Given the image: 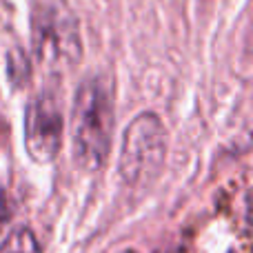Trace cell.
<instances>
[{
    "mask_svg": "<svg viewBox=\"0 0 253 253\" xmlns=\"http://www.w3.org/2000/svg\"><path fill=\"white\" fill-rule=\"evenodd\" d=\"M9 76H11L13 84L27 83V78H29V65H27L25 53L13 51L11 56H9Z\"/></svg>",
    "mask_w": 253,
    "mask_h": 253,
    "instance_id": "8992f818",
    "label": "cell"
},
{
    "mask_svg": "<svg viewBox=\"0 0 253 253\" xmlns=\"http://www.w3.org/2000/svg\"><path fill=\"white\" fill-rule=\"evenodd\" d=\"M126 253H131V251H126Z\"/></svg>",
    "mask_w": 253,
    "mask_h": 253,
    "instance_id": "ba28073f",
    "label": "cell"
},
{
    "mask_svg": "<svg viewBox=\"0 0 253 253\" xmlns=\"http://www.w3.org/2000/svg\"><path fill=\"white\" fill-rule=\"evenodd\" d=\"M0 253H40V245L31 229H16L4 238Z\"/></svg>",
    "mask_w": 253,
    "mask_h": 253,
    "instance_id": "5b68a950",
    "label": "cell"
},
{
    "mask_svg": "<svg viewBox=\"0 0 253 253\" xmlns=\"http://www.w3.org/2000/svg\"><path fill=\"white\" fill-rule=\"evenodd\" d=\"M34 56L44 69L62 74L76 67L83 56L78 22L60 4H40L31 22Z\"/></svg>",
    "mask_w": 253,
    "mask_h": 253,
    "instance_id": "7a4b0ae2",
    "label": "cell"
},
{
    "mask_svg": "<svg viewBox=\"0 0 253 253\" xmlns=\"http://www.w3.org/2000/svg\"><path fill=\"white\" fill-rule=\"evenodd\" d=\"M167 158L165 126L156 114H140L131 120L123 138L120 175L131 187H144L158 178Z\"/></svg>",
    "mask_w": 253,
    "mask_h": 253,
    "instance_id": "3957f363",
    "label": "cell"
},
{
    "mask_svg": "<svg viewBox=\"0 0 253 253\" xmlns=\"http://www.w3.org/2000/svg\"><path fill=\"white\" fill-rule=\"evenodd\" d=\"M11 215H13V202H11V198H9V193L0 187V233H2V229L9 224Z\"/></svg>",
    "mask_w": 253,
    "mask_h": 253,
    "instance_id": "52a82bcc",
    "label": "cell"
},
{
    "mask_svg": "<svg viewBox=\"0 0 253 253\" xmlns=\"http://www.w3.org/2000/svg\"><path fill=\"white\" fill-rule=\"evenodd\" d=\"M114 133V100L102 78H87L80 83L74 98L71 135L74 158L83 169L98 171L109 158Z\"/></svg>",
    "mask_w": 253,
    "mask_h": 253,
    "instance_id": "6da1fadb",
    "label": "cell"
},
{
    "mask_svg": "<svg viewBox=\"0 0 253 253\" xmlns=\"http://www.w3.org/2000/svg\"><path fill=\"white\" fill-rule=\"evenodd\" d=\"M62 109L51 93H38L27 105L25 147L31 160L51 162L62 144Z\"/></svg>",
    "mask_w": 253,
    "mask_h": 253,
    "instance_id": "277c9868",
    "label": "cell"
}]
</instances>
